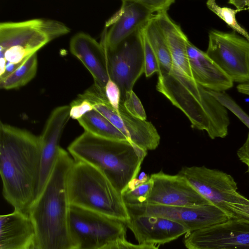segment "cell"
<instances>
[{
  "mask_svg": "<svg viewBox=\"0 0 249 249\" xmlns=\"http://www.w3.org/2000/svg\"><path fill=\"white\" fill-rule=\"evenodd\" d=\"M39 136L0 124V174L2 194L14 211L29 215L38 196L41 168Z\"/></svg>",
  "mask_w": 249,
  "mask_h": 249,
  "instance_id": "6da1fadb",
  "label": "cell"
},
{
  "mask_svg": "<svg viewBox=\"0 0 249 249\" xmlns=\"http://www.w3.org/2000/svg\"><path fill=\"white\" fill-rule=\"evenodd\" d=\"M74 160L60 147L52 170L29 213L39 249H71L69 182Z\"/></svg>",
  "mask_w": 249,
  "mask_h": 249,
  "instance_id": "7a4b0ae2",
  "label": "cell"
},
{
  "mask_svg": "<svg viewBox=\"0 0 249 249\" xmlns=\"http://www.w3.org/2000/svg\"><path fill=\"white\" fill-rule=\"evenodd\" d=\"M74 161L83 162L101 171L122 194L137 178L147 151L128 141L107 139L84 131L68 146Z\"/></svg>",
  "mask_w": 249,
  "mask_h": 249,
  "instance_id": "3957f363",
  "label": "cell"
},
{
  "mask_svg": "<svg viewBox=\"0 0 249 249\" xmlns=\"http://www.w3.org/2000/svg\"><path fill=\"white\" fill-rule=\"evenodd\" d=\"M70 32L64 23L36 18L0 23V79L9 75L52 40Z\"/></svg>",
  "mask_w": 249,
  "mask_h": 249,
  "instance_id": "277c9868",
  "label": "cell"
},
{
  "mask_svg": "<svg viewBox=\"0 0 249 249\" xmlns=\"http://www.w3.org/2000/svg\"><path fill=\"white\" fill-rule=\"evenodd\" d=\"M71 205L127 222L130 218L122 194L105 174L83 162L74 161L69 182Z\"/></svg>",
  "mask_w": 249,
  "mask_h": 249,
  "instance_id": "5b68a950",
  "label": "cell"
},
{
  "mask_svg": "<svg viewBox=\"0 0 249 249\" xmlns=\"http://www.w3.org/2000/svg\"><path fill=\"white\" fill-rule=\"evenodd\" d=\"M69 227L73 243L79 249H99L126 238L125 223L73 205L70 209Z\"/></svg>",
  "mask_w": 249,
  "mask_h": 249,
  "instance_id": "8992f818",
  "label": "cell"
},
{
  "mask_svg": "<svg viewBox=\"0 0 249 249\" xmlns=\"http://www.w3.org/2000/svg\"><path fill=\"white\" fill-rule=\"evenodd\" d=\"M174 0H123L120 10L106 23L102 41L108 50L114 49L142 28L157 13L168 11Z\"/></svg>",
  "mask_w": 249,
  "mask_h": 249,
  "instance_id": "52a82bcc",
  "label": "cell"
},
{
  "mask_svg": "<svg viewBox=\"0 0 249 249\" xmlns=\"http://www.w3.org/2000/svg\"><path fill=\"white\" fill-rule=\"evenodd\" d=\"M206 53L233 82L249 83V41L246 38L234 31L211 30Z\"/></svg>",
  "mask_w": 249,
  "mask_h": 249,
  "instance_id": "ba28073f",
  "label": "cell"
},
{
  "mask_svg": "<svg viewBox=\"0 0 249 249\" xmlns=\"http://www.w3.org/2000/svg\"><path fill=\"white\" fill-rule=\"evenodd\" d=\"M178 174L185 178L210 203L220 208L231 217L228 204H249V200L237 192V184L234 178L223 171L204 166H185Z\"/></svg>",
  "mask_w": 249,
  "mask_h": 249,
  "instance_id": "9c48e42d",
  "label": "cell"
},
{
  "mask_svg": "<svg viewBox=\"0 0 249 249\" xmlns=\"http://www.w3.org/2000/svg\"><path fill=\"white\" fill-rule=\"evenodd\" d=\"M109 78L120 88L121 99L144 73V60L142 28L126 38L114 49L104 44Z\"/></svg>",
  "mask_w": 249,
  "mask_h": 249,
  "instance_id": "30bf717a",
  "label": "cell"
},
{
  "mask_svg": "<svg viewBox=\"0 0 249 249\" xmlns=\"http://www.w3.org/2000/svg\"><path fill=\"white\" fill-rule=\"evenodd\" d=\"M85 98L92 104L94 110L106 118L131 142L146 151L154 150L158 146L160 136L152 123L130 115L122 101L118 112L109 104L105 92L101 90H90Z\"/></svg>",
  "mask_w": 249,
  "mask_h": 249,
  "instance_id": "8fae6325",
  "label": "cell"
},
{
  "mask_svg": "<svg viewBox=\"0 0 249 249\" xmlns=\"http://www.w3.org/2000/svg\"><path fill=\"white\" fill-rule=\"evenodd\" d=\"M126 206L130 215L146 214L164 217L182 224L190 232L223 223L231 218L212 204L180 207L144 203Z\"/></svg>",
  "mask_w": 249,
  "mask_h": 249,
  "instance_id": "7c38bea8",
  "label": "cell"
},
{
  "mask_svg": "<svg viewBox=\"0 0 249 249\" xmlns=\"http://www.w3.org/2000/svg\"><path fill=\"white\" fill-rule=\"evenodd\" d=\"M183 241L187 249H249V221L231 217L187 233Z\"/></svg>",
  "mask_w": 249,
  "mask_h": 249,
  "instance_id": "4fadbf2b",
  "label": "cell"
},
{
  "mask_svg": "<svg viewBox=\"0 0 249 249\" xmlns=\"http://www.w3.org/2000/svg\"><path fill=\"white\" fill-rule=\"evenodd\" d=\"M150 177L153 181V187L146 203L180 207L211 204L185 178L178 174L171 175L160 171Z\"/></svg>",
  "mask_w": 249,
  "mask_h": 249,
  "instance_id": "5bb4252c",
  "label": "cell"
},
{
  "mask_svg": "<svg viewBox=\"0 0 249 249\" xmlns=\"http://www.w3.org/2000/svg\"><path fill=\"white\" fill-rule=\"evenodd\" d=\"M125 224L139 244H164L190 232L186 227L178 223L146 214L130 215Z\"/></svg>",
  "mask_w": 249,
  "mask_h": 249,
  "instance_id": "9a60e30c",
  "label": "cell"
},
{
  "mask_svg": "<svg viewBox=\"0 0 249 249\" xmlns=\"http://www.w3.org/2000/svg\"><path fill=\"white\" fill-rule=\"evenodd\" d=\"M71 118L70 105L59 106L51 113L39 136L41 145V168L38 196L55 164L63 130Z\"/></svg>",
  "mask_w": 249,
  "mask_h": 249,
  "instance_id": "2e32d148",
  "label": "cell"
},
{
  "mask_svg": "<svg viewBox=\"0 0 249 249\" xmlns=\"http://www.w3.org/2000/svg\"><path fill=\"white\" fill-rule=\"evenodd\" d=\"M70 50L90 73L94 84L105 89L109 75L104 45L89 34L79 32L71 38Z\"/></svg>",
  "mask_w": 249,
  "mask_h": 249,
  "instance_id": "e0dca14e",
  "label": "cell"
},
{
  "mask_svg": "<svg viewBox=\"0 0 249 249\" xmlns=\"http://www.w3.org/2000/svg\"><path fill=\"white\" fill-rule=\"evenodd\" d=\"M189 64L195 81L205 89L224 91L231 89L233 82L220 67L204 52L190 41L187 44Z\"/></svg>",
  "mask_w": 249,
  "mask_h": 249,
  "instance_id": "ac0fdd59",
  "label": "cell"
},
{
  "mask_svg": "<svg viewBox=\"0 0 249 249\" xmlns=\"http://www.w3.org/2000/svg\"><path fill=\"white\" fill-rule=\"evenodd\" d=\"M29 215L14 211L0 216V249H25L35 238Z\"/></svg>",
  "mask_w": 249,
  "mask_h": 249,
  "instance_id": "d6986e66",
  "label": "cell"
},
{
  "mask_svg": "<svg viewBox=\"0 0 249 249\" xmlns=\"http://www.w3.org/2000/svg\"><path fill=\"white\" fill-rule=\"evenodd\" d=\"M142 31L158 59L160 68L158 74L169 73L173 67L172 56L155 16L142 28Z\"/></svg>",
  "mask_w": 249,
  "mask_h": 249,
  "instance_id": "ffe728a7",
  "label": "cell"
},
{
  "mask_svg": "<svg viewBox=\"0 0 249 249\" xmlns=\"http://www.w3.org/2000/svg\"><path fill=\"white\" fill-rule=\"evenodd\" d=\"M77 121L85 132L95 136L109 140L130 141L106 118L94 109L85 114Z\"/></svg>",
  "mask_w": 249,
  "mask_h": 249,
  "instance_id": "44dd1931",
  "label": "cell"
},
{
  "mask_svg": "<svg viewBox=\"0 0 249 249\" xmlns=\"http://www.w3.org/2000/svg\"><path fill=\"white\" fill-rule=\"evenodd\" d=\"M36 53L31 56L15 71L3 79H0L1 89H12L23 87L36 76L37 69Z\"/></svg>",
  "mask_w": 249,
  "mask_h": 249,
  "instance_id": "7402d4cb",
  "label": "cell"
},
{
  "mask_svg": "<svg viewBox=\"0 0 249 249\" xmlns=\"http://www.w3.org/2000/svg\"><path fill=\"white\" fill-rule=\"evenodd\" d=\"M206 5L210 10L224 21L234 31L239 33L249 41V33L240 26L235 18L236 14L243 10L221 7L214 0H208Z\"/></svg>",
  "mask_w": 249,
  "mask_h": 249,
  "instance_id": "603a6c76",
  "label": "cell"
},
{
  "mask_svg": "<svg viewBox=\"0 0 249 249\" xmlns=\"http://www.w3.org/2000/svg\"><path fill=\"white\" fill-rule=\"evenodd\" d=\"M153 181L150 177L148 180L133 189L124 192L123 198L126 205H135L146 203L151 192Z\"/></svg>",
  "mask_w": 249,
  "mask_h": 249,
  "instance_id": "cb8c5ba5",
  "label": "cell"
},
{
  "mask_svg": "<svg viewBox=\"0 0 249 249\" xmlns=\"http://www.w3.org/2000/svg\"><path fill=\"white\" fill-rule=\"evenodd\" d=\"M121 101L126 110L130 115L139 119L146 120V114L144 107L133 90L126 92Z\"/></svg>",
  "mask_w": 249,
  "mask_h": 249,
  "instance_id": "d4e9b609",
  "label": "cell"
},
{
  "mask_svg": "<svg viewBox=\"0 0 249 249\" xmlns=\"http://www.w3.org/2000/svg\"><path fill=\"white\" fill-rule=\"evenodd\" d=\"M223 106L235 114L249 128V117L237 105L233 100L224 91H214L209 90Z\"/></svg>",
  "mask_w": 249,
  "mask_h": 249,
  "instance_id": "484cf974",
  "label": "cell"
},
{
  "mask_svg": "<svg viewBox=\"0 0 249 249\" xmlns=\"http://www.w3.org/2000/svg\"><path fill=\"white\" fill-rule=\"evenodd\" d=\"M142 38L144 50V71L146 77L152 75L160 71L159 65L157 56L149 41L142 31Z\"/></svg>",
  "mask_w": 249,
  "mask_h": 249,
  "instance_id": "4316f807",
  "label": "cell"
},
{
  "mask_svg": "<svg viewBox=\"0 0 249 249\" xmlns=\"http://www.w3.org/2000/svg\"><path fill=\"white\" fill-rule=\"evenodd\" d=\"M70 106L71 118L77 121L85 114L93 109L92 104L79 94L71 103Z\"/></svg>",
  "mask_w": 249,
  "mask_h": 249,
  "instance_id": "83f0119b",
  "label": "cell"
},
{
  "mask_svg": "<svg viewBox=\"0 0 249 249\" xmlns=\"http://www.w3.org/2000/svg\"><path fill=\"white\" fill-rule=\"evenodd\" d=\"M106 97L112 107L118 112L121 101V93L118 86L110 78L105 88Z\"/></svg>",
  "mask_w": 249,
  "mask_h": 249,
  "instance_id": "f1b7e54d",
  "label": "cell"
},
{
  "mask_svg": "<svg viewBox=\"0 0 249 249\" xmlns=\"http://www.w3.org/2000/svg\"><path fill=\"white\" fill-rule=\"evenodd\" d=\"M99 249H159V248L154 245L133 244L127 241L126 238H123L111 242Z\"/></svg>",
  "mask_w": 249,
  "mask_h": 249,
  "instance_id": "f546056e",
  "label": "cell"
},
{
  "mask_svg": "<svg viewBox=\"0 0 249 249\" xmlns=\"http://www.w3.org/2000/svg\"><path fill=\"white\" fill-rule=\"evenodd\" d=\"M227 205L231 217L249 221V204L229 203Z\"/></svg>",
  "mask_w": 249,
  "mask_h": 249,
  "instance_id": "4dcf8cb0",
  "label": "cell"
},
{
  "mask_svg": "<svg viewBox=\"0 0 249 249\" xmlns=\"http://www.w3.org/2000/svg\"><path fill=\"white\" fill-rule=\"evenodd\" d=\"M237 154L242 162L249 166V133L245 142L237 151Z\"/></svg>",
  "mask_w": 249,
  "mask_h": 249,
  "instance_id": "1f68e13d",
  "label": "cell"
},
{
  "mask_svg": "<svg viewBox=\"0 0 249 249\" xmlns=\"http://www.w3.org/2000/svg\"><path fill=\"white\" fill-rule=\"evenodd\" d=\"M149 178L150 177H148L144 172L140 173V175H138V177L134 178L129 182L123 193L124 192L130 191L139 185L145 182L148 180Z\"/></svg>",
  "mask_w": 249,
  "mask_h": 249,
  "instance_id": "d6a6232c",
  "label": "cell"
},
{
  "mask_svg": "<svg viewBox=\"0 0 249 249\" xmlns=\"http://www.w3.org/2000/svg\"><path fill=\"white\" fill-rule=\"evenodd\" d=\"M228 3L234 5L237 9H242L243 10H249V0H231Z\"/></svg>",
  "mask_w": 249,
  "mask_h": 249,
  "instance_id": "836d02e7",
  "label": "cell"
},
{
  "mask_svg": "<svg viewBox=\"0 0 249 249\" xmlns=\"http://www.w3.org/2000/svg\"><path fill=\"white\" fill-rule=\"evenodd\" d=\"M237 89L240 93L249 95V83L239 84Z\"/></svg>",
  "mask_w": 249,
  "mask_h": 249,
  "instance_id": "e575fe53",
  "label": "cell"
},
{
  "mask_svg": "<svg viewBox=\"0 0 249 249\" xmlns=\"http://www.w3.org/2000/svg\"><path fill=\"white\" fill-rule=\"evenodd\" d=\"M25 249H39L35 238L26 246Z\"/></svg>",
  "mask_w": 249,
  "mask_h": 249,
  "instance_id": "d590c367",
  "label": "cell"
},
{
  "mask_svg": "<svg viewBox=\"0 0 249 249\" xmlns=\"http://www.w3.org/2000/svg\"><path fill=\"white\" fill-rule=\"evenodd\" d=\"M71 249H79V248H78L77 247H73Z\"/></svg>",
  "mask_w": 249,
  "mask_h": 249,
  "instance_id": "8d00e7d4",
  "label": "cell"
},
{
  "mask_svg": "<svg viewBox=\"0 0 249 249\" xmlns=\"http://www.w3.org/2000/svg\"><path fill=\"white\" fill-rule=\"evenodd\" d=\"M248 172L249 173V166H248Z\"/></svg>",
  "mask_w": 249,
  "mask_h": 249,
  "instance_id": "74e56055",
  "label": "cell"
}]
</instances>
